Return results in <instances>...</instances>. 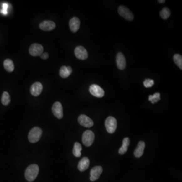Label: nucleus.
Returning <instances> with one entry per match:
<instances>
[{"mask_svg":"<svg viewBox=\"0 0 182 182\" xmlns=\"http://www.w3.org/2000/svg\"><path fill=\"white\" fill-rule=\"evenodd\" d=\"M40 56H41V57L42 58V59L45 60V59H47L48 58L49 54L48 53H42V54H41Z\"/></svg>","mask_w":182,"mask_h":182,"instance_id":"obj_27","label":"nucleus"},{"mask_svg":"<svg viewBox=\"0 0 182 182\" xmlns=\"http://www.w3.org/2000/svg\"><path fill=\"white\" fill-rule=\"evenodd\" d=\"M174 63L177 65L181 70L182 69V57L179 54H176L174 55Z\"/></svg>","mask_w":182,"mask_h":182,"instance_id":"obj_24","label":"nucleus"},{"mask_svg":"<svg viewBox=\"0 0 182 182\" xmlns=\"http://www.w3.org/2000/svg\"><path fill=\"white\" fill-rule=\"evenodd\" d=\"M72 72V69L70 66L66 67L65 66H63L60 69L59 75L62 78L66 79L70 76Z\"/></svg>","mask_w":182,"mask_h":182,"instance_id":"obj_18","label":"nucleus"},{"mask_svg":"<svg viewBox=\"0 0 182 182\" xmlns=\"http://www.w3.org/2000/svg\"><path fill=\"white\" fill-rule=\"evenodd\" d=\"M90 165V160L88 158L85 157L81 159L78 164V169L81 172H84L88 169Z\"/></svg>","mask_w":182,"mask_h":182,"instance_id":"obj_16","label":"nucleus"},{"mask_svg":"<svg viewBox=\"0 0 182 182\" xmlns=\"http://www.w3.org/2000/svg\"><path fill=\"white\" fill-rule=\"evenodd\" d=\"M158 2L159 3H164L165 2V0H160V1H158Z\"/></svg>","mask_w":182,"mask_h":182,"instance_id":"obj_28","label":"nucleus"},{"mask_svg":"<svg viewBox=\"0 0 182 182\" xmlns=\"http://www.w3.org/2000/svg\"><path fill=\"white\" fill-rule=\"evenodd\" d=\"M103 169L101 166H97L91 169L90 172V180L91 181H95L98 179L102 173Z\"/></svg>","mask_w":182,"mask_h":182,"instance_id":"obj_11","label":"nucleus"},{"mask_svg":"<svg viewBox=\"0 0 182 182\" xmlns=\"http://www.w3.org/2000/svg\"><path fill=\"white\" fill-rule=\"evenodd\" d=\"M143 84H144V86H145L146 88H150L154 85V80H151V79H146L144 81Z\"/></svg>","mask_w":182,"mask_h":182,"instance_id":"obj_26","label":"nucleus"},{"mask_svg":"<svg viewBox=\"0 0 182 182\" xmlns=\"http://www.w3.org/2000/svg\"><path fill=\"white\" fill-rule=\"evenodd\" d=\"M44 51V48L39 44H33L29 49V52L33 56H41Z\"/></svg>","mask_w":182,"mask_h":182,"instance_id":"obj_6","label":"nucleus"},{"mask_svg":"<svg viewBox=\"0 0 182 182\" xmlns=\"http://www.w3.org/2000/svg\"><path fill=\"white\" fill-rule=\"evenodd\" d=\"M145 147V143L143 141H140L138 144L135 151L134 155L138 158L141 157L144 153V149Z\"/></svg>","mask_w":182,"mask_h":182,"instance_id":"obj_17","label":"nucleus"},{"mask_svg":"<svg viewBox=\"0 0 182 182\" xmlns=\"http://www.w3.org/2000/svg\"><path fill=\"white\" fill-rule=\"evenodd\" d=\"M42 134V131L39 127H34L29 132L28 136L29 140L32 143H36L39 141Z\"/></svg>","mask_w":182,"mask_h":182,"instance_id":"obj_2","label":"nucleus"},{"mask_svg":"<svg viewBox=\"0 0 182 182\" xmlns=\"http://www.w3.org/2000/svg\"><path fill=\"white\" fill-rule=\"evenodd\" d=\"M43 90V85L39 82H36L32 85L30 88V93L34 96H38Z\"/></svg>","mask_w":182,"mask_h":182,"instance_id":"obj_14","label":"nucleus"},{"mask_svg":"<svg viewBox=\"0 0 182 182\" xmlns=\"http://www.w3.org/2000/svg\"><path fill=\"white\" fill-rule=\"evenodd\" d=\"M75 54L77 58L80 60H85L88 57V52L83 46H77L75 50Z\"/></svg>","mask_w":182,"mask_h":182,"instance_id":"obj_8","label":"nucleus"},{"mask_svg":"<svg viewBox=\"0 0 182 182\" xmlns=\"http://www.w3.org/2000/svg\"><path fill=\"white\" fill-rule=\"evenodd\" d=\"M4 67L7 71L11 72L14 70V64L12 60L7 59L4 61Z\"/></svg>","mask_w":182,"mask_h":182,"instance_id":"obj_20","label":"nucleus"},{"mask_svg":"<svg viewBox=\"0 0 182 182\" xmlns=\"http://www.w3.org/2000/svg\"><path fill=\"white\" fill-rule=\"evenodd\" d=\"M130 140L128 138H125L122 141V145L119 149V153L121 155H123L126 153L128 149V146L130 145Z\"/></svg>","mask_w":182,"mask_h":182,"instance_id":"obj_19","label":"nucleus"},{"mask_svg":"<svg viewBox=\"0 0 182 182\" xmlns=\"http://www.w3.org/2000/svg\"><path fill=\"white\" fill-rule=\"evenodd\" d=\"M117 66L118 69L121 70H125L126 67V58L123 54L121 52H118L117 54L116 57Z\"/></svg>","mask_w":182,"mask_h":182,"instance_id":"obj_12","label":"nucleus"},{"mask_svg":"<svg viewBox=\"0 0 182 182\" xmlns=\"http://www.w3.org/2000/svg\"><path fill=\"white\" fill-rule=\"evenodd\" d=\"M171 14L170 10L169 8L164 7L162 10L160 12V15L163 19H167L170 16Z\"/></svg>","mask_w":182,"mask_h":182,"instance_id":"obj_22","label":"nucleus"},{"mask_svg":"<svg viewBox=\"0 0 182 182\" xmlns=\"http://www.w3.org/2000/svg\"><path fill=\"white\" fill-rule=\"evenodd\" d=\"M78 122L80 125L84 127H90L94 125V122L90 117L84 114L80 115L78 118Z\"/></svg>","mask_w":182,"mask_h":182,"instance_id":"obj_10","label":"nucleus"},{"mask_svg":"<svg viewBox=\"0 0 182 182\" xmlns=\"http://www.w3.org/2000/svg\"><path fill=\"white\" fill-rule=\"evenodd\" d=\"M160 100V93H156L153 95H150L149 97V100L151 102L152 104L157 102Z\"/></svg>","mask_w":182,"mask_h":182,"instance_id":"obj_25","label":"nucleus"},{"mask_svg":"<svg viewBox=\"0 0 182 182\" xmlns=\"http://www.w3.org/2000/svg\"><path fill=\"white\" fill-rule=\"evenodd\" d=\"M95 135L92 131L87 130L84 133L82 137L83 144L87 147L92 145L94 141Z\"/></svg>","mask_w":182,"mask_h":182,"instance_id":"obj_3","label":"nucleus"},{"mask_svg":"<svg viewBox=\"0 0 182 182\" xmlns=\"http://www.w3.org/2000/svg\"><path fill=\"white\" fill-rule=\"evenodd\" d=\"M56 24L53 21L51 20H45L42 21L39 24V28L44 31H51L54 29Z\"/></svg>","mask_w":182,"mask_h":182,"instance_id":"obj_13","label":"nucleus"},{"mask_svg":"<svg viewBox=\"0 0 182 182\" xmlns=\"http://www.w3.org/2000/svg\"><path fill=\"white\" fill-rule=\"evenodd\" d=\"M39 172V166L34 164L28 166L25 172V177L26 180L29 182H33L38 175Z\"/></svg>","mask_w":182,"mask_h":182,"instance_id":"obj_1","label":"nucleus"},{"mask_svg":"<svg viewBox=\"0 0 182 182\" xmlns=\"http://www.w3.org/2000/svg\"><path fill=\"white\" fill-rule=\"evenodd\" d=\"M2 103L4 105H8L10 102V97L7 92H3L1 98Z\"/></svg>","mask_w":182,"mask_h":182,"instance_id":"obj_23","label":"nucleus"},{"mask_svg":"<svg viewBox=\"0 0 182 182\" xmlns=\"http://www.w3.org/2000/svg\"><path fill=\"white\" fill-rule=\"evenodd\" d=\"M52 112L58 119H61L63 117V108L61 104L59 102H56L53 105Z\"/></svg>","mask_w":182,"mask_h":182,"instance_id":"obj_9","label":"nucleus"},{"mask_svg":"<svg viewBox=\"0 0 182 182\" xmlns=\"http://www.w3.org/2000/svg\"><path fill=\"white\" fill-rule=\"evenodd\" d=\"M105 127L107 132L112 134L117 129V122L114 117H109L105 121Z\"/></svg>","mask_w":182,"mask_h":182,"instance_id":"obj_4","label":"nucleus"},{"mask_svg":"<svg viewBox=\"0 0 182 182\" xmlns=\"http://www.w3.org/2000/svg\"><path fill=\"white\" fill-rule=\"evenodd\" d=\"M81 150H82V147L81 145L77 142L75 143L74 148H73V151H72L74 156L76 157H80L81 156Z\"/></svg>","mask_w":182,"mask_h":182,"instance_id":"obj_21","label":"nucleus"},{"mask_svg":"<svg viewBox=\"0 0 182 182\" xmlns=\"http://www.w3.org/2000/svg\"><path fill=\"white\" fill-rule=\"evenodd\" d=\"M118 12L119 14L128 21H132L134 19V15L128 8L123 6L118 7Z\"/></svg>","mask_w":182,"mask_h":182,"instance_id":"obj_5","label":"nucleus"},{"mask_svg":"<svg viewBox=\"0 0 182 182\" xmlns=\"http://www.w3.org/2000/svg\"><path fill=\"white\" fill-rule=\"evenodd\" d=\"M80 20L77 17H74L70 20L69 22V25H70V29L71 30V32L73 33H75L79 30L80 29Z\"/></svg>","mask_w":182,"mask_h":182,"instance_id":"obj_15","label":"nucleus"},{"mask_svg":"<svg viewBox=\"0 0 182 182\" xmlns=\"http://www.w3.org/2000/svg\"><path fill=\"white\" fill-rule=\"evenodd\" d=\"M90 92L91 94L97 98H102L104 95V91L99 86L93 84L90 86Z\"/></svg>","mask_w":182,"mask_h":182,"instance_id":"obj_7","label":"nucleus"}]
</instances>
